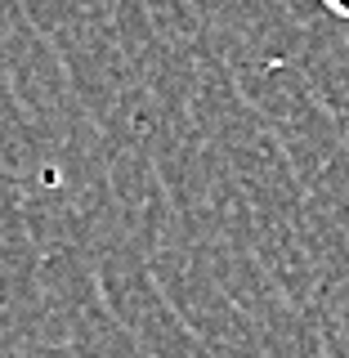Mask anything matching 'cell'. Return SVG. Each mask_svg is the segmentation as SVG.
<instances>
[{
	"label": "cell",
	"mask_w": 349,
	"mask_h": 358,
	"mask_svg": "<svg viewBox=\"0 0 349 358\" xmlns=\"http://www.w3.org/2000/svg\"><path fill=\"white\" fill-rule=\"evenodd\" d=\"M327 14L341 18V22H349V5H345V0H327Z\"/></svg>",
	"instance_id": "obj_1"
}]
</instances>
